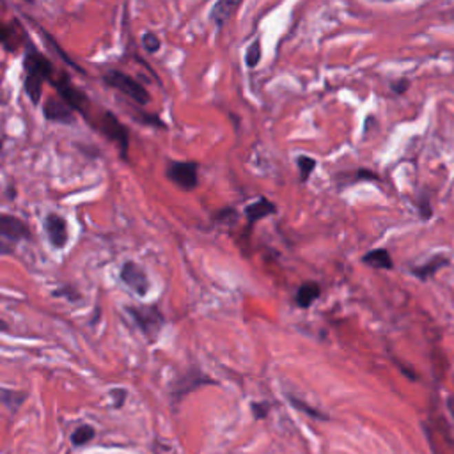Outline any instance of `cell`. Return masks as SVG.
Returning <instances> with one entry per match:
<instances>
[{
  "label": "cell",
  "instance_id": "cell-1",
  "mask_svg": "<svg viewBox=\"0 0 454 454\" xmlns=\"http://www.w3.org/2000/svg\"><path fill=\"white\" fill-rule=\"evenodd\" d=\"M103 80L107 85L117 89V91H121L123 94L132 98L135 103L138 105L149 103V92L146 91V87H144L142 83H138L135 79H132L130 75L123 73V71H117V70L107 71V75L103 76Z\"/></svg>",
  "mask_w": 454,
  "mask_h": 454
},
{
  "label": "cell",
  "instance_id": "cell-2",
  "mask_svg": "<svg viewBox=\"0 0 454 454\" xmlns=\"http://www.w3.org/2000/svg\"><path fill=\"white\" fill-rule=\"evenodd\" d=\"M128 313L149 341H154V339L158 338L160 330H162L163 323H165L163 314L160 313L158 309L153 307V305L151 307H147V305L146 307H128Z\"/></svg>",
  "mask_w": 454,
  "mask_h": 454
},
{
  "label": "cell",
  "instance_id": "cell-3",
  "mask_svg": "<svg viewBox=\"0 0 454 454\" xmlns=\"http://www.w3.org/2000/svg\"><path fill=\"white\" fill-rule=\"evenodd\" d=\"M167 178L185 190L197 187V163L196 162H171L167 167Z\"/></svg>",
  "mask_w": 454,
  "mask_h": 454
},
{
  "label": "cell",
  "instance_id": "cell-4",
  "mask_svg": "<svg viewBox=\"0 0 454 454\" xmlns=\"http://www.w3.org/2000/svg\"><path fill=\"white\" fill-rule=\"evenodd\" d=\"M121 280L130 289H134L138 296H146L149 291V279H147L146 271L134 261H126L123 265Z\"/></svg>",
  "mask_w": 454,
  "mask_h": 454
},
{
  "label": "cell",
  "instance_id": "cell-5",
  "mask_svg": "<svg viewBox=\"0 0 454 454\" xmlns=\"http://www.w3.org/2000/svg\"><path fill=\"white\" fill-rule=\"evenodd\" d=\"M57 89L59 96L63 98V101H66L73 110H79V112L85 114V109L89 107V98L80 91L79 87H75L66 76L63 79H59L57 82H52Z\"/></svg>",
  "mask_w": 454,
  "mask_h": 454
},
{
  "label": "cell",
  "instance_id": "cell-6",
  "mask_svg": "<svg viewBox=\"0 0 454 454\" xmlns=\"http://www.w3.org/2000/svg\"><path fill=\"white\" fill-rule=\"evenodd\" d=\"M101 132L105 137H109L114 141L117 146L121 147L123 156L126 158V151H128V130L121 125V121L114 116L112 112H105L103 119H101Z\"/></svg>",
  "mask_w": 454,
  "mask_h": 454
},
{
  "label": "cell",
  "instance_id": "cell-7",
  "mask_svg": "<svg viewBox=\"0 0 454 454\" xmlns=\"http://www.w3.org/2000/svg\"><path fill=\"white\" fill-rule=\"evenodd\" d=\"M0 236L8 238L11 242L30 240V229L21 218L8 215V213H0Z\"/></svg>",
  "mask_w": 454,
  "mask_h": 454
},
{
  "label": "cell",
  "instance_id": "cell-8",
  "mask_svg": "<svg viewBox=\"0 0 454 454\" xmlns=\"http://www.w3.org/2000/svg\"><path fill=\"white\" fill-rule=\"evenodd\" d=\"M45 231L48 234L52 245L55 249H63L68 243V224L64 217L57 215V213H50L45 218Z\"/></svg>",
  "mask_w": 454,
  "mask_h": 454
},
{
  "label": "cell",
  "instance_id": "cell-9",
  "mask_svg": "<svg viewBox=\"0 0 454 454\" xmlns=\"http://www.w3.org/2000/svg\"><path fill=\"white\" fill-rule=\"evenodd\" d=\"M43 114L48 121L52 123H64V125H73L75 121V114L73 109L66 101H61L57 98H50L43 107Z\"/></svg>",
  "mask_w": 454,
  "mask_h": 454
},
{
  "label": "cell",
  "instance_id": "cell-10",
  "mask_svg": "<svg viewBox=\"0 0 454 454\" xmlns=\"http://www.w3.org/2000/svg\"><path fill=\"white\" fill-rule=\"evenodd\" d=\"M23 68H25L27 75H36L41 76L43 80H52V73H54V68H52L50 61L41 55L36 50H29L23 59Z\"/></svg>",
  "mask_w": 454,
  "mask_h": 454
},
{
  "label": "cell",
  "instance_id": "cell-11",
  "mask_svg": "<svg viewBox=\"0 0 454 454\" xmlns=\"http://www.w3.org/2000/svg\"><path fill=\"white\" fill-rule=\"evenodd\" d=\"M277 211L276 205L271 203V200L268 199H258L256 203H252V205H249L245 208V215H247V220L250 222V224H254V222L261 220V218L268 217V215H274V213Z\"/></svg>",
  "mask_w": 454,
  "mask_h": 454
},
{
  "label": "cell",
  "instance_id": "cell-12",
  "mask_svg": "<svg viewBox=\"0 0 454 454\" xmlns=\"http://www.w3.org/2000/svg\"><path fill=\"white\" fill-rule=\"evenodd\" d=\"M242 4V0H218L217 4L213 6L209 18H211L217 25H224L225 21L233 17V13L236 11L238 6Z\"/></svg>",
  "mask_w": 454,
  "mask_h": 454
},
{
  "label": "cell",
  "instance_id": "cell-13",
  "mask_svg": "<svg viewBox=\"0 0 454 454\" xmlns=\"http://www.w3.org/2000/svg\"><path fill=\"white\" fill-rule=\"evenodd\" d=\"M320 295L321 288L316 282H305L296 291V304H298V307L307 309L320 298Z\"/></svg>",
  "mask_w": 454,
  "mask_h": 454
},
{
  "label": "cell",
  "instance_id": "cell-14",
  "mask_svg": "<svg viewBox=\"0 0 454 454\" xmlns=\"http://www.w3.org/2000/svg\"><path fill=\"white\" fill-rule=\"evenodd\" d=\"M362 262H366V265H369V267L373 268H378V270H391V268L394 267L391 254H389L385 249H376L371 250V252H367L362 258Z\"/></svg>",
  "mask_w": 454,
  "mask_h": 454
},
{
  "label": "cell",
  "instance_id": "cell-15",
  "mask_svg": "<svg viewBox=\"0 0 454 454\" xmlns=\"http://www.w3.org/2000/svg\"><path fill=\"white\" fill-rule=\"evenodd\" d=\"M447 262H449V259L444 258V256H435V258L429 259L428 262H424L422 267L413 268L412 271L421 280H426V279H429V277H433L435 274H437V271L440 270L442 267H446Z\"/></svg>",
  "mask_w": 454,
  "mask_h": 454
},
{
  "label": "cell",
  "instance_id": "cell-16",
  "mask_svg": "<svg viewBox=\"0 0 454 454\" xmlns=\"http://www.w3.org/2000/svg\"><path fill=\"white\" fill-rule=\"evenodd\" d=\"M23 401H25V394H23V392L0 387V404H4L9 412H13V413L17 412Z\"/></svg>",
  "mask_w": 454,
  "mask_h": 454
},
{
  "label": "cell",
  "instance_id": "cell-17",
  "mask_svg": "<svg viewBox=\"0 0 454 454\" xmlns=\"http://www.w3.org/2000/svg\"><path fill=\"white\" fill-rule=\"evenodd\" d=\"M43 82L45 80L41 76L36 75H27L25 82H23V87H25L27 96L30 98L34 105H38L39 100H41V92H43Z\"/></svg>",
  "mask_w": 454,
  "mask_h": 454
},
{
  "label": "cell",
  "instance_id": "cell-18",
  "mask_svg": "<svg viewBox=\"0 0 454 454\" xmlns=\"http://www.w3.org/2000/svg\"><path fill=\"white\" fill-rule=\"evenodd\" d=\"M94 435H96V431H94V428H91V426H79V428L73 431V435H71V442H73V446H83V444H87L89 440H92Z\"/></svg>",
  "mask_w": 454,
  "mask_h": 454
},
{
  "label": "cell",
  "instance_id": "cell-19",
  "mask_svg": "<svg viewBox=\"0 0 454 454\" xmlns=\"http://www.w3.org/2000/svg\"><path fill=\"white\" fill-rule=\"evenodd\" d=\"M296 165H298V169H300V179L305 183V181L309 179V176H311V172L316 169V160L311 158V156H305V154H302V156L296 158Z\"/></svg>",
  "mask_w": 454,
  "mask_h": 454
},
{
  "label": "cell",
  "instance_id": "cell-20",
  "mask_svg": "<svg viewBox=\"0 0 454 454\" xmlns=\"http://www.w3.org/2000/svg\"><path fill=\"white\" fill-rule=\"evenodd\" d=\"M261 41L259 39H256L252 45L247 48V54H245V63L249 68H256L259 64V61H261Z\"/></svg>",
  "mask_w": 454,
  "mask_h": 454
},
{
  "label": "cell",
  "instance_id": "cell-21",
  "mask_svg": "<svg viewBox=\"0 0 454 454\" xmlns=\"http://www.w3.org/2000/svg\"><path fill=\"white\" fill-rule=\"evenodd\" d=\"M289 403H291L295 409L302 410V412L307 413V415L314 417V419H321V421H327V419H329V415H325V413H320L316 409H311L309 404H305L304 401H300V400H296V398L289 396Z\"/></svg>",
  "mask_w": 454,
  "mask_h": 454
},
{
  "label": "cell",
  "instance_id": "cell-22",
  "mask_svg": "<svg viewBox=\"0 0 454 454\" xmlns=\"http://www.w3.org/2000/svg\"><path fill=\"white\" fill-rule=\"evenodd\" d=\"M142 45H144V48H146L149 54H154V52L160 50V39L154 36L153 32H146L144 36H142Z\"/></svg>",
  "mask_w": 454,
  "mask_h": 454
},
{
  "label": "cell",
  "instance_id": "cell-23",
  "mask_svg": "<svg viewBox=\"0 0 454 454\" xmlns=\"http://www.w3.org/2000/svg\"><path fill=\"white\" fill-rule=\"evenodd\" d=\"M13 36H14V34L11 32V29H9V27L0 25V43H2L4 46H8L11 52L17 48V45L13 43Z\"/></svg>",
  "mask_w": 454,
  "mask_h": 454
},
{
  "label": "cell",
  "instance_id": "cell-24",
  "mask_svg": "<svg viewBox=\"0 0 454 454\" xmlns=\"http://www.w3.org/2000/svg\"><path fill=\"white\" fill-rule=\"evenodd\" d=\"M252 410H254V415L258 417V419H262V417L268 415L270 404H268V403H252Z\"/></svg>",
  "mask_w": 454,
  "mask_h": 454
},
{
  "label": "cell",
  "instance_id": "cell-25",
  "mask_svg": "<svg viewBox=\"0 0 454 454\" xmlns=\"http://www.w3.org/2000/svg\"><path fill=\"white\" fill-rule=\"evenodd\" d=\"M110 396H117L114 398V406H121L123 403H125V396H126V391H123V389H116V391H110Z\"/></svg>",
  "mask_w": 454,
  "mask_h": 454
},
{
  "label": "cell",
  "instance_id": "cell-26",
  "mask_svg": "<svg viewBox=\"0 0 454 454\" xmlns=\"http://www.w3.org/2000/svg\"><path fill=\"white\" fill-rule=\"evenodd\" d=\"M13 252V247L6 242H0V256H8Z\"/></svg>",
  "mask_w": 454,
  "mask_h": 454
},
{
  "label": "cell",
  "instance_id": "cell-27",
  "mask_svg": "<svg viewBox=\"0 0 454 454\" xmlns=\"http://www.w3.org/2000/svg\"><path fill=\"white\" fill-rule=\"evenodd\" d=\"M55 296L57 295H63V296H70V288H64V289H59V291L54 293ZM75 298H80L79 293H73V296H71V300H75Z\"/></svg>",
  "mask_w": 454,
  "mask_h": 454
},
{
  "label": "cell",
  "instance_id": "cell-28",
  "mask_svg": "<svg viewBox=\"0 0 454 454\" xmlns=\"http://www.w3.org/2000/svg\"><path fill=\"white\" fill-rule=\"evenodd\" d=\"M406 87H409V82H406V80H404L403 83H400V85H398V83H392V89H394V91H398V92L404 91Z\"/></svg>",
  "mask_w": 454,
  "mask_h": 454
},
{
  "label": "cell",
  "instance_id": "cell-29",
  "mask_svg": "<svg viewBox=\"0 0 454 454\" xmlns=\"http://www.w3.org/2000/svg\"><path fill=\"white\" fill-rule=\"evenodd\" d=\"M447 409H449L451 417H453V419H454V398L453 396H451L449 400H447Z\"/></svg>",
  "mask_w": 454,
  "mask_h": 454
},
{
  "label": "cell",
  "instance_id": "cell-30",
  "mask_svg": "<svg viewBox=\"0 0 454 454\" xmlns=\"http://www.w3.org/2000/svg\"><path fill=\"white\" fill-rule=\"evenodd\" d=\"M6 330H9V325L4 320H0V332H6Z\"/></svg>",
  "mask_w": 454,
  "mask_h": 454
},
{
  "label": "cell",
  "instance_id": "cell-31",
  "mask_svg": "<svg viewBox=\"0 0 454 454\" xmlns=\"http://www.w3.org/2000/svg\"><path fill=\"white\" fill-rule=\"evenodd\" d=\"M385 2H394V0H385Z\"/></svg>",
  "mask_w": 454,
  "mask_h": 454
}]
</instances>
